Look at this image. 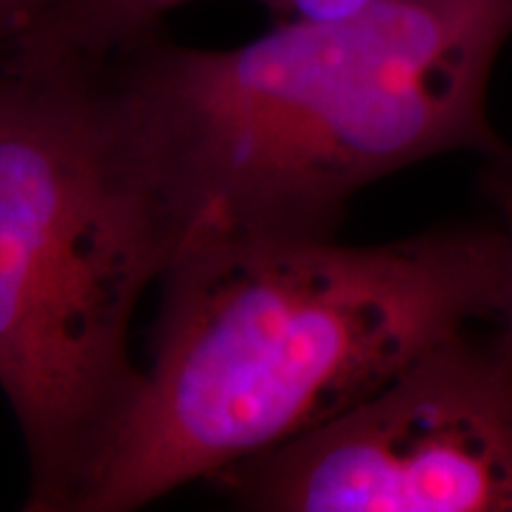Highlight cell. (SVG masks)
<instances>
[{"label": "cell", "instance_id": "obj_2", "mask_svg": "<svg viewBox=\"0 0 512 512\" xmlns=\"http://www.w3.org/2000/svg\"><path fill=\"white\" fill-rule=\"evenodd\" d=\"M501 228L221 240L159 280L152 363L76 512H131L304 437L503 304Z\"/></svg>", "mask_w": 512, "mask_h": 512}, {"label": "cell", "instance_id": "obj_1", "mask_svg": "<svg viewBox=\"0 0 512 512\" xmlns=\"http://www.w3.org/2000/svg\"><path fill=\"white\" fill-rule=\"evenodd\" d=\"M512 0H373L228 50L162 31L95 60L183 249L335 238L363 188L446 152L505 150L486 110Z\"/></svg>", "mask_w": 512, "mask_h": 512}, {"label": "cell", "instance_id": "obj_5", "mask_svg": "<svg viewBox=\"0 0 512 512\" xmlns=\"http://www.w3.org/2000/svg\"><path fill=\"white\" fill-rule=\"evenodd\" d=\"M197 0H64L41 17L5 57L95 62L162 31L171 12ZM280 22L349 15L373 0H261Z\"/></svg>", "mask_w": 512, "mask_h": 512}, {"label": "cell", "instance_id": "obj_6", "mask_svg": "<svg viewBox=\"0 0 512 512\" xmlns=\"http://www.w3.org/2000/svg\"><path fill=\"white\" fill-rule=\"evenodd\" d=\"M484 185L491 202L496 204L501 214V233L505 240V254H508V275H505L503 304L496 313L498 335L491 339L496 356L501 358L505 373L512 380V147L498 152L494 157H486Z\"/></svg>", "mask_w": 512, "mask_h": 512}, {"label": "cell", "instance_id": "obj_4", "mask_svg": "<svg viewBox=\"0 0 512 512\" xmlns=\"http://www.w3.org/2000/svg\"><path fill=\"white\" fill-rule=\"evenodd\" d=\"M209 482L256 512H512V380L491 344L463 332Z\"/></svg>", "mask_w": 512, "mask_h": 512}, {"label": "cell", "instance_id": "obj_3", "mask_svg": "<svg viewBox=\"0 0 512 512\" xmlns=\"http://www.w3.org/2000/svg\"><path fill=\"white\" fill-rule=\"evenodd\" d=\"M178 256L95 62L0 60V392L29 512H76L136 399L131 323Z\"/></svg>", "mask_w": 512, "mask_h": 512}, {"label": "cell", "instance_id": "obj_7", "mask_svg": "<svg viewBox=\"0 0 512 512\" xmlns=\"http://www.w3.org/2000/svg\"><path fill=\"white\" fill-rule=\"evenodd\" d=\"M64 0H0V60L41 17Z\"/></svg>", "mask_w": 512, "mask_h": 512}]
</instances>
